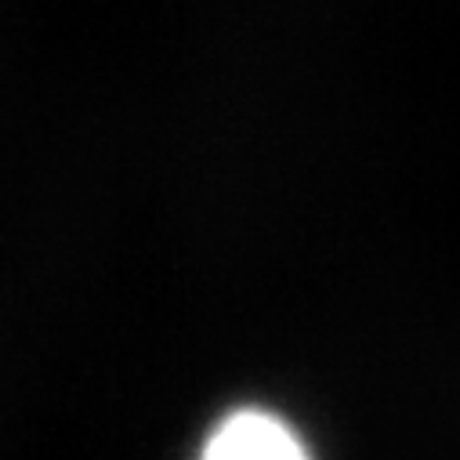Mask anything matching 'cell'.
Masks as SVG:
<instances>
[{
    "instance_id": "cell-1",
    "label": "cell",
    "mask_w": 460,
    "mask_h": 460,
    "mask_svg": "<svg viewBox=\"0 0 460 460\" xmlns=\"http://www.w3.org/2000/svg\"><path fill=\"white\" fill-rule=\"evenodd\" d=\"M196 460H312V453L272 410L240 406L214 424Z\"/></svg>"
}]
</instances>
